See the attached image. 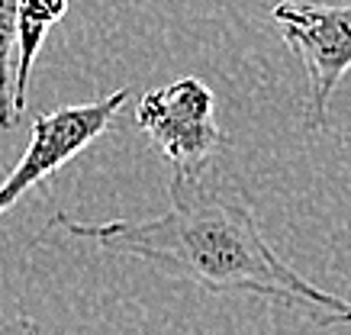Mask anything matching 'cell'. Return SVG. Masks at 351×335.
<instances>
[{
    "instance_id": "cell-1",
    "label": "cell",
    "mask_w": 351,
    "mask_h": 335,
    "mask_svg": "<svg viewBox=\"0 0 351 335\" xmlns=\"http://www.w3.org/2000/svg\"><path fill=\"white\" fill-rule=\"evenodd\" d=\"M168 197L171 206L161 216L107 223L55 216L52 223L77 238H94L110 255L142 258L203 290L277 303L322 329L351 325L348 300L309 284L267 245L255 203L242 187L213 171L200 177L171 174Z\"/></svg>"
},
{
    "instance_id": "cell-2",
    "label": "cell",
    "mask_w": 351,
    "mask_h": 335,
    "mask_svg": "<svg viewBox=\"0 0 351 335\" xmlns=\"http://www.w3.org/2000/svg\"><path fill=\"white\" fill-rule=\"evenodd\" d=\"M213 90L200 77H178L136 103V126L149 136L174 177H200L226 145L213 116Z\"/></svg>"
},
{
    "instance_id": "cell-3",
    "label": "cell",
    "mask_w": 351,
    "mask_h": 335,
    "mask_svg": "<svg viewBox=\"0 0 351 335\" xmlns=\"http://www.w3.org/2000/svg\"><path fill=\"white\" fill-rule=\"evenodd\" d=\"M271 20L306 71V129H326L329 100L351 71V3L329 7L284 0L271 7Z\"/></svg>"
},
{
    "instance_id": "cell-4",
    "label": "cell",
    "mask_w": 351,
    "mask_h": 335,
    "mask_svg": "<svg viewBox=\"0 0 351 335\" xmlns=\"http://www.w3.org/2000/svg\"><path fill=\"white\" fill-rule=\"evenodd\" d=\"M129 100V87H119L97 103H77L62 107L55 113H45L32 123L29 145L23 158L0 177V216L20 200L26 190L43 184L49 174H55L62 164H68L77 151H84L94 139L113 126L123 103Z\"/></svg>"
},
{
    "instance_id": "cell-5",
    "label": "cell",
    "mask_w": 351,
    "mask_h": 335,
    "mask_svg": "<svg viewBox=\"0 0 351 335\" xmlns=\"http://www.w3.org/2000/svg\"><path fill=\"white\" fill-rule=\"evenodd\" d=\"M68 13V0H20V16H16V65H13V110L16 119L26 113L29 100L32 65L43 52V42L49 29Z\"/></svg>"
},
{
    "instance_id": "cell-6",
    "label": "cell",
    "mask_w": 351,
    "mask_h": 335,
    "mask_svg": "<svg viewBox=\"0 0 351 335\" xmlns=\"http://www.w3.org/2000/svg\"><path fill=\"white\" fill-rule=\"evenodd\" d=\"M16 16L20 0H0V129H13L20 119L13 110V65H16Z\"/></svg>"
},
{
    "instance_id": "cell-7",
    "label": "cell",
    "mask_w": 351,
    "mask_h": 335,
    "mask_svg": "<svg viewBox=\"0 0 351 335\" xmlns=\"http://www.w3.org/2000/svg\"><path fill=\"white\" fill-rule=\"evenodd\" d=\"M0 335H45L39 323H32L29 316H16V319H3L0 323Z\"/></svg>"
},
{
    "instance_id": "cell-8",
    "label": "cell",
    "mask_w": 351,
    "mask_h": 335,
    "mask_svg": "<svg viewBox=\"0 0 351 335\" xmlns=\"http://www.w3.org/2000/svg\"><path fill=\"white\" fill-rule=\"evenodd\" d=\"M0 323H3V316H0Z\"/></svg>"
}]
</instances>
